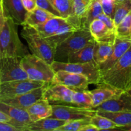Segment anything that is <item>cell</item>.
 <instances>
[{
  "mask_svg": "<svg viewBox=\"0 0 131 131\" xmlns=\"http://www.w3.org/2000/svg\"><path fill=\"white\" fill-rule=\"evenodd\" d=\"M37 7L40 8L56 17H61L60 13L56 10L49 0H37Z\"/></svg>",
  "mask_w": 131,
  "mask_h": 131,
  "instance_id": "cell-36",
  "label": "cell"
},
{
  "mask_svg": "<svg viewBox=\"0 0 131 131\" xmlns=\"http://www.w3.org/2000/svg\"><path fill=\"white\" fill-rule=\"evenodd\" d=\"M21 65L28 79L43 81L49 84L52 83L55 72L51 65L40 58L29 54L22 58Z\"/></svg>",
  "mask_w": 131,
  "mask_h": 131,
  "instance_id": "cell-5",
  "label": "cell"
},
{
  "mask_svg": "<svg viewBox=\"0 0 131 131\" xmlns=\"http://www.w3.org/2000/svg\"><path fill=\"white\" fill-rule=\"evenodd\" d=\"M1 77H0V90H1Z\"/></svg>",
  "mask_w": 131,
  "mask_h": 131,
  "instance_id": "cell-45",
  "label": "cell"
},
{
  "mask_svg": "<svg viewBox=\"0 0 131 131\" xmlns=\"http://www.w3.org/2000/svg\"><path fill=\"white\" fill-rule=\"evenodd\" d=\"M98 19L102 20V21L106 24V25L107 26L111 31L116 32V26H115V23H114L113 19H111V17H110L107 16V15H106V14H104V13L101 14V15L98 17Z\"/></svg>",
  "mask_w": 131,
  "mask_h": 131,
  "instance_id": "cell-37",
  "label": "cell"
},
{
  "mask_svg": "<svg viewBox=\"0 0 131 131\" xmlns=\"http://www.w3.org/2000/svg\"><path fill=\"white\" fill-rule=\"evenodd\" d=\"M90 91L93 98V109L109 100L120 97L125 92L102 83L97 84L96 88Z\"/></svg>",
  "mask_w": 131,
  "mask_h": 131,
  "instance_id": "cell-14",
  "label": "cell"
},
{
  "mask_svg": "<svg viewBox=\"0 0 131 131\" xmlns=\"http://www.w3.org/2000/svg\"><path fill=\"white\" fill-rule=\"evenodd\" d=\"M93 38L88 29L81 28L75 31L56 47L54 61L67 62L68 58L71 55L83 48Z\"/></svg>",
  "mask_w": 131,
  "mask_h": 131,
  "instance_id": "cell-4",
  "label": "cell"
},
{
  "mask_svg": "<svg viewBox=\"0 0 131 131\" xmlns=\"http://www.w3.org/2000/svg\"><path fill=\"white\" fill-rule=\"evenodd\" d=\"M130 40H131V35H130Z\"/></svg>",
  "mask_w": 131,
  "mask_h": 131,
  "instance_id": "cell-49",
  "label": "cell"
},
{
  "mask_svg": "<svg viewBox=\"0 0 131 131\" xmlns=\"http://www.w3.org/2000/svg\"><path fill=\"white\" fill-rule=\"evenodd\" d=\"M3 3V0H0V4Z\"/></svg>",
  "mask_w": 131,
  "mask_h": 131,
  "instance_id": "cell-46",
  "label": "cell"
},
{
  "mask_svg": "<svg viewBox=\"0 0 131 131\" xmlns=\"http://www.w3.org/2000/svg\"><path fill=\"white\" fill-rule=\"evenodd\" d=\"M3 5L6 17L11 18L17 25L25 23L28 12L21 0H3Z\"/></svg>",
  "mask_w": 131,
  "mask_h": 131,
  "instance_id": "cell-17",
  "label": "cell"
},
{
  "mask_svg": "<svg viewBox=\"0 0 131 131\" xmlns=\"http://www.w3.org/2000/svg\"><path fill=\"white\" fill-rule=\"evenodd\" d=\"M71 1H72V2H73V1H74V0H71Z\"/></svg>",
  "mask_w": 131,
  "mask_h": 131,
  "instance_id": "cell-48",
  "label": "cell"
},
{
  "mask_svg": "<svg viewBox=\"0 0 131 131\" xmlns=\"http://www.w3.org/2000/svg\"><path fill=\"white\" fill-rule=\"evenodd\" d=\"M51 84H61L75 91L87 90L90 84L88 78L84 75L65 70L55 72Z\"/></svg>",
  "mask_w": 131,
  "mask_h": 131,
  "instance_id": "cell-11",
  "label": "cell"
},
{
  "mask_svg": "<svg viewBox=\"0 0 131 131\" xmlns=\"http://www.w3.org/2000/svg\"><path fill=\"white\" fill-rule=\"evenodd\" d=\"M0 110L11 118L9 124L19 129V131H29V125L33 122L26 110L0 102Z\"/></svg>",
  "mask_w": 131,
  "mask_h": 131,
  "instance_id": "cell-12",
  "label": "cell"
},
{
  "mask_svg": "<svg viewBox=\"0 0 131 131\" xmlns=\"http://www.w3.org/2000/svg\"><path fill=\"white\" fill-rule=\"evenodd\" d=\"M0 131H19V130L9 123L0 122Z\"/></svg>",
  "mask_w": 131,
  "mask_h": 131,
  "instance_id": "cell-39",
  "label": "cell"
},
{
  "mask_svg": "<svg viewBox=\"0 0 131 131\" xmlns=\"http://www.w3.org/2000/svg\"><path fill=\"white\" fill-rule=\"evenodd\" d=\"M74 90L61 84H49L46 85L43 97L51 105L73 106Z\"/></svg>",
  "mask_w": 131,
  "mask_h": 131,
  "instance_id": "cell-10",
  "label": "cell"
},
{
  "mask_svg": "<svg viewBox=\"0 0 131 131\" xmlns=\"http://www.w3.org/2000/svg\"><path fill=\"white\" fill-rule=\"evenodd\" d=\"M127 92L128 93H129V94L131 96V87L130 88H129V90H127Z\"/></svg>",
  "mask_w": 131,
  "mask_h": 131,
  "instance_id": "cell-44",
  "label": "cell"
},
{
  "mask_svg": "<svg viewBox=\"0 0 131 131\" xmlns=\"http://www.w3.org/2000/svg\"><path fill=\"white\" fill-rule=\"evenodd\" d=\"M89 30L97 42L115 43L116 38V32L111 31L101 19L97 18L93 20L90 24Z\"/></svg>",
  "mask_w": 131,
  "mask_h": 131,
  "instance_id": "cell-16",
  "label": "cell"
},
{
  "mask_svg": "<svg viewBox=\"0 0 131 131\" xmlns=\"http://www.w3.org/2000/svg\"><path fill=\"white\" fill-rule=\"evenodd\" d=\"M26 46L20 40L17 24L6 17L5 24L0 31V58L5 57L23 58L29 54Z\"/></svg>",
  "mask_w": 131,
  "mask_h": 131,
  "instance_id": "cell-1",
  "label": "cell"
},
{
  "mask_svg": "<svg viewBox=\"0 0 131 131\" xmlns=\"http://www.w3.org/2000/svg\"><path fill=\"white\" fill-rule=\"evenodd\" d=\"M61 17L67 19L72 13L73 2L71 0H49Z\"/></svg>",
  "mask_w": 131,
  "mask_h": 131,
  "instance_id": "cell-32",
  "label": "cell"
},
{
  "mask_svg": "<svg viewBox=\"0 0 131 131\" xmlns=\"http://www.w3.org/2000/svg\"><path fill=\"white\" fill-rule=\"evenodd\" d=\"M74 106L86 109H93V98L90 90L74 91L72 97Z\"/></svg>",
  "mask_w": 131,
  "mask_h": 131,
  "instance_id": "cell-28",
  "label": "cell"
},
{
  "mask_svg": "<svg viewBox=\"0 0 131 131\" xmlns=\"http://www.w3.org/2000/svg\"><path fill=\"white\" fill-rule=\"evenodd\" d=\"M54 17L56 16L40 8L37 7L32 11L28 12L24 24H28L31 26H35L46 23L47 20Z\"/></svg>",
  "mask_w": 131,
  "mask_h": 131,
  "instance_id": "cell-27",
  "label": "cell"
},
{
  "mask_svg": "<svg viewBox=\"0 0 131 131\" xmlns=\"http://www.w3.org/2000/svg\"><path fill=\"white\" fill-rule=\"evenodd\" d=\"M97 41L93 38L86 46L68 58L69 63H86L94 60Z\"/></svg>",
  "mask_w": 131,
  "mask_h": 131,
  "instance_id": "cell-21",
  "label": "cell"
},
{
  "mask_svg": "<svg viewBox=\"0 0 131 131\" xmlns=\"http://www.w3.org/2000/svg\"><path fill=\"white\" fill-rule=\"evenodd\" d=\"M93 110L107 111H131V96L125 91L120 97L103 102Z\"/></svg>",
  "mask_w": 131,
  "mask_h": 131,
  "instance_id": "cell-18",
  "label": "cell"
},
{
  "mask_svg": "<svg viewBox=\"0 0 131 131\" xmlns=\"http://www.w3.org/2000/svg\"><path fill=\"white\" fill-rule=\"evenodd\" d=\"M92 0H74L72 13L66 20L76 29L82 28L81 20Z\"/></svg>",
  "mask_w": 131,
  "mask_h": 131,
  "instance_id": "cell-20",
  "label": "cell"
},
{
  "mask_svg": "<svg viewBox=\"0 0 131 131\" xmlns=\"http://www.w3.org/2000/svg\"><path fill=\"white\" fill-rule=\"evenodd\" d=\"M52 113L50 118L60 119L67 122L81 119L91 118L97 113L93 109H86L74 106L52 105Z\"/></svg>",
  "mask_w": 131,
  "mask_h": 131,
  "instance_id": "cell-8",
  "label": "cell"
},
{
  "mask_svg": "<svg viewBox=\"0 0 131 131\" xmlns=\"http://www.w3.org/2000/svg\"><path fill=\"white\" fill-rule=\"evenodd\" d=\"M46 86V85L36 88L20 95L0 97V102L7 104L14 107L27 110V109L29 108L33 104L42 98Z\"/></svg>",
  "mask_w": 131,
  "mask_h": 131,
  "instance_id": "cell-13",
  "label": "cell"
},
{
  "mask_svg": "<svg viewBox=\"0 0 131 131\" xmlns=\"http://www.w3.org/2000/svg\"><path fill=\"white\" fill-rule=\"evenodd\" d=\"M103 13L100 0H92L89 6L87 8L84 15L82 18V28L89 29L90 24L93 20L97 19L98 17Z\"/></svg>",
  "mask_w": 131,
  "mask_h": 131,
  "instance_id": "cell-25",
  "label": "cell"
},
{
  "mask_svg": "<svg viewBox=\"0 0 131 131\" xmlns=\"http://www.w3.org/2000/svg\"><path fill=\"white\" fill-rule=\"evenodd\" d=\"M66 19L61 17H54L43 24L35 26L34 27L39 34L45 39L53 35L58 29Z\"/></svg>",
  "mask_w": 131,
  "mask_h": 131,
  "instance_id": "cell-24",
  "label": "cell"
},
{
  "mask_svg": "<svg viewBox=\"0 0 131 131\" xmlns=\"http://www.w3.org/2000/svg\"><path fill=\"white\" fill-rule=\"evenodd\" d=\"M104 14L113 19L116 8V0H100Z\"/></svg>",
  "mask_w": 131,
  "mask_h": 131,
  "instance_id": "cell-35",
  "label": "cell"
},
{
  "mask_svg": "<svg viewBox=\"0 0 131 131\" xmlns=\"http://www.w3.org/2000/svg\"><path fill=\"white\" fill-rule=\"evenodd\" d=\"M0 77L1 83L28 79V75L21 65V58L17 57L0 58Z\"/></svg>",
  "mask_w": 131,
  "mask_h": 131,
  "instance_id": "cell-7",
  "label": "cell"
},
{
  "mask_svg": "<svg viewBox=\"0 0 131 131\" xmlns=\"http://www.w3.org/2000/svg\"><path fill=\"white\" fill-rule=\"evenodd\" d=\"M116 33L118 38L131 40V12L116 26Z\"/></svg>",
  "mask_w": 131,
  "mask_h": 131,
  "instance_id": "cell-31",
  "label": "cell"
},
{
  "mask_svg": "<svg viewBox=\"0 0 131 131\" xmlns=\"http://www.w3.org/2000/svg\"><path fill=\"white\" fill-rule=\"evenodd\" d=\"M76 30L78 29H75L65 19V21L60 26L56 33L49 38H46V40L55 49L60 43L63 42Z\"/></svg>",
  "mask_w": 131,
  "mask_h": 131,
  "instance_id": "cell-22",
  "label": "cell"
},
{
  "mask_svg": "<svg viewBox=\"0 0 131 131\" xmlns=\"http://www.w3.org/2000/svg\"><path fill=\"white\" fill-rule=\"evenodd\" d=\"M23 6L28 12H31L37 8V0H21Z\"/></svg>",
  "mask_w": 131,
  "mask_h": 131,
  "instance_id": "cell-38",
  "label": "cell"
},
{
  "mask_svg": "<svg viewBox=\"0 0 131 131\" xmlns=\"http://www.w3.org/2000/svg\"><path fill=\"white\" fill-rule=\"evenodd\" d=\"M90 122L91 124L97 127L99 130H113L116 127H117L116 124L112 120L97 113L91 118Z\"/></svg>",
  "mask_w": 131,
  "mask_h": 131,
  "instance_id": "cell-33",
  "label": "cell"
},
{
  "mask_svg": "<svg viewBox=\"0 0 131 131\" xmlns=\"http://www.w3.org/2000/svg\"><path fill=\"white\" fill-rule=\"evenodd\" d=\"M6 19V16L5 15V11H4L3 5V3H1L0 4V31L5 24Z\"/></svg>",
  "mask_w": 131,
  "mask_h": 131,
  "instance_id": "cell-40",
  "label": "cell"
},
{
  "mask_svg": "<svg viewBox=\"0 0 131 131\" xmlns=\"http://www.w3.org/2000/svg\"><path fill=\"white\" fill-rule=\"evenodd\" d=\"M116 1H123V0H116Z\"/></svg>",
  "mask_w": 131,
  "mask_h": 131,
  "instance_id": "cell-47",
  "label": "cell"
},
{
  "mask_svg": "<svg viewBox=\"0 0 131 131\" xmlns=\"http://www.w3.org/2000/svg\"><path fill=\"white\" fill-rule=\"evenodd\" d=\"M97 114L112 120L118 126L131 124V111H107L98 110Z\"/></svg>",
  "mask_w": 131,
  "mask_h": 131,
  "instance_id": "cell-26",
  "label": "cell"
},
{
  "mask_svg": "<svg viewBox=\"0 0 131 131\" xmlns=\"http://www.w3.org/2000/svg\"><path fill=\"white\" fill-rule=\"evenodd\" d=\"M113 130H124V131H131V124H129L127 125H124V126H118L116 127L115 129Z\"/></svg>",
  "mask_w": 131,
  "mask_h": 131,
  "instance_id": "cell-43",
  "label": "cell"
},
{
  "mask_svg": "<svg viewBox=\"0 0 131 131\" xmlns=\"http://www.w3.org/2000/svg\"><path fill=\"white\" fill-rule=\"evenodd\" d=\"M32 122L50 117L52 113V106L43 98L40 99L27 109Z\"/></svg>",
  "mask_w": 131,
  "mask_h": 131,
  "instance_id": "cell-19",
  "label": "cell"
},
{
  "mask_svg": "<svg viewBox=\"0 0 131 131\" xmlns=\"http://www.w3.org/2000/svg\"><path fill=\"white\" fill-rule=\"evenodd\" d=\"M90 120L91 118H85L67 122L56 131H80L83 127L90 124Z\"/></svg>",
  "mask_w": 131,
  "mask_h": 131,
  "instance_id": "cell-34",
  "label": "cell"
},
{
  "mask_svg": "<svg viewBox=\"0 0 131 131\" xmlns=\"http://www.w3.org/2000/svg\"><path fill=\"white\" fill-rule=\"evenodd\" d=\"M131 12V0L116 1L113 21L116 27Z\"/></svg>",
  "mask_w": 131,
  "mask_h": 131,
  "instance_id": "cell-30",
  "label": "cell"
},
{
  "mask_svg": "<svg viewBox=\"0 0 131 131\" xmlns=\"http://www.w3.org/2000/svg\"><path fill=\"white\" fill-rule=\"evenodd\" d=\"M67 122L60 119L46 118L33 122L29 125V131H56Z\"/></svg>",
  "mask_w": 131,
  "mask_h": 131,
  "instance_id": "cell-23",
  "label": "cell"
},
{
  "mask_svg": "<svg viewBox=\"0 0 131 131\" xmlns=\"http://www.w3.org/2000/svg\"><path fill=\"white\" fill-rule=\"evenodd\" d=\"M21 36L28 43L31 53L51 65L54 61L55 49L33 26L23 24Z\"/></svg>",
  "mask_w": 131,
  "mask_h": 131,
  "instance_id": "cell-3",
  "label": "cell"
},
{
  "mask_svg": "<svg viewBox=\"0 0 131 131\" xmlns=\"http://www.w3.org/2000/svg\"><path fill=\"white\" fill-rule=\"evenodd\" d=\"M47 84H49L43 81H33L29 79L4 82L1 83L0 97L20 95Z\"/></svg>",
  "mask_w": 131,
  "mask_h": 131,
  "instance_id": "cell-9",
  "label": "cell"
},
{
  "mask_svg": "<svg viewBox=\"0 0 131 131\" xmlns=\"http://www.w3.org/2000/svg\"><path fill=\"white\" fill-rule=\"evenodd\" d=\"M101 83L124 91L130 88L131 46L111 69L101 74Z\"/></svg>",
  "mask_w": 131,
  "mask_h": 131,
  "instance_id": "cell-2",
  "label": "cell"
},
{
  "mask_svg": "<svg viewBox=\"0 0 131 131\" xmlns=\"http://www.w3.org/2000/svg\"><path fill=\"white\" fill-rule=\"evenodd\" d=\"M10 121H11V118L0 110V122L9 123Z\"/></svg>",
  "mask_w": 131,
  "mask_h": 131,
  "instance_id": "cell-42",
  "label": "cell"
},
{
  "mask_svg": "<svg viewBox=\"0 0 131 131\" xmlns=\"http://www.w3.org/2000/svg\"><path fill=\"white\" fill-rule=\"evenodd\" d=\"M131 46V40H130L122 39L116 37L114 44L113 51L111 56L105 62L99 65L101 74H102L111 69L119 60L120 58L128 51Z\"/></svg>",
  "mask_w": 131,
  "mask_h": 131,
  "instance_id": "cell-15",
  "label": "cell"
},
{
  "mask_svg": "<svg viewBox=\"0 0 131 131\" xmlns=\"http://www.w3.org/2000/svg\"><path fill=\"white\" fill-rule=\"evenodd\" d=\"M80 131H99V129L90 123V124L83 127Z\"/></svg>",
  "mask_w": 131,
  "mask_h": 131,
  "instance_id": "cell-41",
  "label": "cell"
},
{
  "mask_svg": "<svg viewBox=\"0 0 131 131\" xmlns=\"http://www.w3.org/2000/svg\"><path fill=\"white\" fill-rule=\"evenodd\" d=\"M51 65L55 72L59 70H65L77 73L86 77L90 84L97 85L101 83V72L98 64L95 60L86 63H69L54 61Z\"/></svg>",
  "mask_w": 131,
  "mask_h": 131,
  "instance_id": "cell-6",
  "label": "cell"
},
{
  "mask_svg": "<svg viewBox=\"0 0 131 131\" xmlns=\"http://www.w3.org/2000/svg\"><path fill=\"white\" fill-rule=\"evenodd\" d=\"M115 43L108 42H97L95 52L94 60L97 64L102 63L109 58L113 51Z\"/></svg>",
  "mask_w": 131,
  "mask_h": 131,
  "instance_id": "cell-29",
  "label": "cell"
}]
</instances>
